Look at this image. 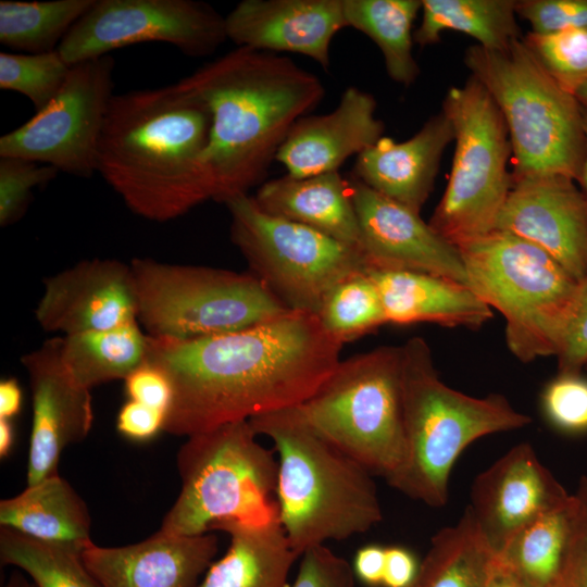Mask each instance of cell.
Listing matches in <instances>:
<instances>
[{
    "mask_svg": "<svg viewBox=\"0 0 587 587\" xmlns=\"http://www.w3.org/2000/svg\"><path fill=\"white\" fill-rule=\"evenodd\" d=\"M147 336L146 361L173 386L163 432L186 437L300 405L337 367L344 345L316 314L292 310L207 338Z\"/></svg>",
    "mask_w": 587,
    "mask_h": 587,
    "instance_id": "1",
    "label": "cell"
},
{
    "mask_svg": "<svg viewBox=\"0 0 587 587\" xmlns=\"http://www.w3.org/2000/svg\"><path fill=\"white\" fill-rule=\"evenodd\" d=\"M176 84L211 114L203 162L213 200L264 183L291 126L324 98L322 80L278 53L236 47Z\"/></svg>",
    "mask_w": 587,
    "mask_h": 587,
    "instance_id": "2",
    "label": "cell"
},
{
    "mask_svg": "<svg viewBox=\"0 0 587 587\" xmlns=\"http://www.w3.org/2000/svg\"><path fill=\"white\" fill-rule=\"evenodd\" d=\"M211 114L176 83L114 95L101 132L97 173L135 214L177 218L213 200L203 155Z\"/></svg>",
    "mask_w": 587,
    "mask_h": 587,
    "instance_id": "3",
    "label": "cell"
},
{
    "mask_svg": "<svg viewBox=\"0 0 587 587\" xmlns=\"http://www.w3.org/2000/svg\"><path fill=\"white\" fill-rule=\"evenodd\" d=\"M249 422L277 453L279 522L298 557L383 521L373 474L315 432L297 407Z\"/></svg>",
    "mask_w": 587,
    "mask_h": 587,
    "instance_id": "4",
    "label": "cell"
},
{
    "mask_svg": "<svg viewBox=\"0 0 587 587\" xmlns=\"http://www.w3.org/2000/svg\"><path fill=\"white\" fill-rule=\"evenodd\" d=\"M403 427L407 457L388 485L429 507L448 501L451 471L461 453L480 437L519 429L532 419L500 394L472 397L446 385L426 340L401 346Z\"/></svg>",
    "mask_w": 587,
    "mask_h": 587,
    "instance_id": "5",
    "label": "cell"
},
{
    "mask_svg": "<svg viewBox=\"0 0 587 587\" xmlns=\"http://www.w3.org/2000/svg\"><path fill=\"white\" fill-rule=\"evenodd\" d=\"M457 248L469 286L504 316L511 353L524 363L557 357L582 282L538 246L504 230Z\"/></svg>",
    "mask_w": 587,
    "mask_h": 587,
    "instance_id": "6",
    "label": "cell"
},
{
    "mask_svg": "<svg viewBox=\"0 0 587 587\" xmlns=\"http://www.w3.org/2000/svg\"><path fill=\"white\" fill-rule=\"evenodd\" d=\"M249 420L187 437L177 452L182 488L159 530L195 536L221 521L248 526L279 522L278 461Z\"/></svg>",
    "mask_w": 587,
    "mask_h": 587,
    "instance_id": "7",
    "label": "cell"
},
{
    "mask_svg": "<svg viewBox=\"0 0 587 587\" xmlns=\"http://www.w3.org/2000/svg\"><path fill=\"white\" fill-rule=\"evenodd\" d=\"M464 63L503 116L512 177L557 174L577 182L585 153L582 107L545 72L522 38L501 51L471 46Z\"/></svg>",
    "mask_w": 587,
    "mask_h": 587,
    "instance_id": "8",
    "label": "cell"
},
{
    "mask_svg": "<svg viewBox=\"0 0 587 587\" xmlns=\"http://www.w3.org/2000/svg\"><path fill=\"white\" fill-rule=\"evenodd\" d=\"M401 346H382L344 361L297 407L305 422L387 484L407 457Z\"/></svg>",
    "mask_w": 587,
    "mask_h": 587,
    "instance_id": "9",
    "label": "cell"
},
{
    "mask_svg": "<svg viewBox=\"0 0 587 587\" xmlns=\"http://www.w3.org/2000/svg\"><path fill=\"white\" fill-rule=\"evenodd\" d=\"M138 322L149 336L183 340L239 332L287 311L251 273L135 258Z\"/></svg>",
    "mask_w": 587,
    "mask_h": 587,
    "instance_id": "10",
    "label": "cell"
},
{
    "mask_svg": "<svg viewBox=\"0 0 587 587\" xmlns=\"http://www.w3.org/2000/svg\"><path fill=\"white\" fill-rule=\"evenodd\" d=\"M441 111L453 127L454 155L428 224L458 247L495 229L512 187V148L501 112L474 77L447 91Z\"/></svg>",
    "mask_w": 587,
    "mask_h": 587,
    "instance_id": "11",
    "label": "cell"
},
{
    "mask_svg": "<svg viewBox=\"0 0 587 587\" xmlns=\"http://www.w3.org/2000/svg\"><path fill=\"white\" fill-rule=\"evenodd\" d=\"M224 204L230 215V240L251 274L289 310L317 315L335 286L367 270L359 250L265 213L249 193Z\"/></svg>",
    "mask_w": 587,
    "mask_h": 587,
    "instance_id": "12",
    "label": "cell"
},
{
    "mask_svg": "<svg viewBox=\"0 0 587 587\" xmlns=\"http://www.w3.org/2000/svg\"><path fill=\"white\" fill-rule=\"evenodd\" d=\"M114 67L110 54L72 65L48 107L0 137V158H22L73 176L91 177L114 96Z\"/></svg>",
    "mask_w": 587,
    "mask_h": 587,
    "instance_id": "13",
    "label": "cell"
},
{
    "mask_svg": "<svg viewBox=\"0 0 587 587\" xmlns=\"http://www.w3.org/2000/svg\"><path fill=\"white\" fill-rule=\"evenodd\" d=\"M227 40L225 16L197 0H96L58 50L70 65L142 42H164L190 58Z\"/></svg>",
    "mask_w": 587,
    "mask_h": 587,
    "instance_id": "14",
    "label": "cell"
},
{
    "mask_svg": "<svg viewBox=\"0 0 587 587\" xmlns=\"http://www.w3.org/2000/svg\"><path fill=\"white\" fill-rule=\"evenodd\" d=\"M347 179L360 227V252L367 270L420 272L469 286L458 248L419 213L372 190L352 175Z\"/></svg>",
    "mask_w": 587,
    "mask_h": 587,
    "instance_id": "15",
    "label": "cell"
},
{
    "mask_svg": "<svg viewBox=\"0 0 587 587\" xmlns=\"http://www.w3.org/2000/svg\"><path fill=\"white\" fill-rule=\"evenodd\" d=\"M61 346L62 337H54L21 359L33 403L27 485L59 474L61 453L83 441L93 424L91 389L70 373Z\"/></svg>",
    "mask_w": 587,
    "mask_h": 587,
    "instance_id": "16",
    "label": "cell"
},
{
    "mask_svg": "<svg viewBox=\"0 0 587 587\" xmlns=\"http://www.w3.org/2000/svg\"><path fill=\"white\" fill-rule=\"evenodd\" d=\"M495 229L538 246L577 280L587 278V200L573 178L541 174L512 177Z\"/></svg>",
    "mask_w": 587,
    "mask_h": 587,
    "instance_id": "17",
    "label": "cell"
},
{
    "mask_svg": "<svg viewBox=\"0 0 587 587\" xmlns=\"http://www.w3.org/2000/svg\"><path fill=\"white\" fill-rule=\"evenodd\" d=\"M570 495L533 446L521 442L475 477L467 507L497 553L520 529L565 504Z\"/></svg>",
    "mask_w": 587,
    "mask_h": 587,
    "instance_id": "18",
    "label": "cell"
},
{
    "mask_svg": "<svg viewBox=\"0 0 587 587\" xmlns=\"http://www.w3.org/2000/svg\"><path fill=\"white\" fill-rule=\"evenodd\" d=\"M35 317L45 330L64 336L138 320L130 265L115 259L86 260L46 278Z\"/></svg>",
    "mask_w": 587,
    "mask_h": 587,
    "instance_id": "19",
    "label": "cell"
},
{
    "mask_svg": "<svg viewBox=\"0 0 587 587\" xmlns=\"http://www.w3.org/2000/svg\"><path fill=\"white\" fill-rule=\"evenodd\" d=\"M237 47L297 53L330 66V43L347 27L344 0H242L225 16Z\"/></svg>",
    "mask_w": 587,
    "mask_h": 587,
    "instance_id": "20",
    "label": "cell"
},
{
    "mask_svg": "<svg viewBox=\"0 0 587 587\" xmlns=\"http://www.w3.org/2000/svg\"><path fill=\"white\" fill-rule=\"evenodd\" d=\"M212 534L151 537L122 547L90 544L82 560L101 587H198L217 552Z\"/></svg>",
    "mask_w": 587,
    "mask_h": 587,
    "instance_id": "21",
    "label": "cell"
},
{
    "mask_svg": "<svg viewBox=\"0 0 587 587\" xmlns=\"http://www.w3.org/2000/svg\"><path fill=\"white\" fill-rule=\"evenodd\" d=\"M376 100L367 91L346 88L337 107L325 114L304 115L288 132L275 161L288 175L307 177L336 172L384 137Z\"/></svg>",
    "mask_w": 587,
    "mask_h": 587,
    "instance_id": "22",
    "label": "cell"
},
{
    "mask_svg": "<svg viewBox=\"0 0 587 587\" xmlns=\"http://www.w3.org/2000/svg\"><path fill=\"white\" fill-rule=\"evenodd\" d=\"M453 140V127L440 111L408 140L382 137L357 157L350 175L420 214L434 188L442 154Z\"/></svg>",
    "mask_w": 587,
    "mask_h": 587,
    "instance_id": "23",
    "label": "cell"
},
{
    "mask_svg": "<svg viewBox=\"0 0 587 587\" xmlns=\"http://www.w3.org/2000/svg\"><path fill=\"white\" fill-rule=\"evenodd\" d=\"M383 302L387 323H435L445 327L479 328L492 317L491 308L462 283L426 273L367 270Z\"/></svg>",
    "mask_w": 587,
    "mask_h": 587,
    "instance_id": "24",
    "label": "cell"
},
{
    "mask_svg": "<svg viewBox=\"0 0 587 587\" xmlns=\"http://www.w3.org/2000/svg\"><path fill=\"white\" fill-rule=\"evenodd\" d=\"M265 213L323 233L360 251V227L348 179L339 171L307 177L287 173L262 183L254 196Z\"/></svg>",
    "mask_w": 587,
    "mask_h": 587,
    "instance_id": "25",
    "label": "cell"
},
{
    "mask_svg": "<svg viewBox=\"0 0 587 587\" xmlns=\"http://www.w3.org/2000/svg\"><path fill=\"white\" fill-rule=\"evenodd\" d=\"M0 525L80 554L93 542L91 517L85 501L59 474L27 485L17 496L1 500Z\"/></svg>",
    "mask_w": 587,
    "mask_h": 587,
    "instance_id": "26",
    "label": "cell"
},
{
    "mask_svg": "<svg viewBox=\"0 0 587 587\" xmlns=\"http://www.w3.org/2000/svg\"><path fill=\"white\" fill-rule=\"evenodd\" d=\"M212 529L225 532L229 546L198 587H290L288 577L298 555L280 522L258 527L226 520Z\"/></svg>",
    "mask_w": 587,
    "mask_h": 587,
    "instance_id": "27",
    "label": "cell"
},
{
    "mask_svg": "<svg viewBox=\"0 0 587 587\" xmlns=\"http://www.w3.org/2000/svg\"><path fill=\"white\" fill-rule=\"evenodd\" d=\"M496 560L497 553L467 507L454 525L430 538L410 587H487Z\"/></svg>",
    "mask_w": 587,
    "mask_h": 587,
    "instance_id": "28",
    "label": "cell"
},
{
    "mask_svg": "<svg viewBox=\"0 0 587 587\" xmlns=\"http://www.w3.org/2000/svg\"><path fill=\"white\" fill-rule=\"evenodd\" d=\"M514 0H422V21L413 33L421 47L440 40L441 33L466 34L478 46L495 51L522 38Z\"/></svg>",
    "mask_w": 587,
    "mask_h": 587,
    "instance_id": "29",
    "label": "cell"
},
{
    "mask_svg": "<svg viewBox=\"0 0 587 587\" xmlns=\"http://www.w3.org/2000/svg\"><path fill=\"white\" fill-rule=\"evenodd\" d=\"M148 336L138 320L103 330L62 337L63 363L83 386L92 387L125 379L146 361Z\"/></svg>",
    "mask_w": 587,
    "mask_h": 587,
    "instance_id": "30",
    "label": "cell"
},
{
    "mask_svg": "<svg viewBox=\"0 0 587 587\" xmlns=\"http://www.w3.org/2000/svg\"><path fill=\"white\" fill-rule=\"evenodd\" d=\"M570 500L515 533L497 552L499 566L523 587H555L570 537Z\"/></svg>",
    "mask_w": 587,
    "mask_h": 587,
    "instance_id": "31",
    "label": "cell"
},
{
    "mask_svg": "<svg viewBox=\"0 0 587 587\" xmlns=\"http://www.w3.org/2000/svg\"><path fill=\"white\" fill-rule=\"evenodd\" d=\"M422 0H344L347 27L371 38L382 51L388 76L412 85L420 68L412 53L413 23Z\"/></svg>",
    "mask_w": 587,
    "mask_h": 587,
    "instance_id": "32",
    "label": "cell"
},
{
    "mask_svg": "<svg viewBox=\"0 0 587 587\" xmlns=\"http://www.w3.org/2000/svg\"><path fill=\"white\" fill-rule=\"evenodd\" d=\"M96 0L0 1V42L20 53L58 50Z\"/></svg>",
    "mask_w": 587,
    "mask_h": 587,
    "instance_id": "33",
    "label": "cell"
},
{
    "mask_svg": "<svg viewBox=\"0 0 587 587\" xmlns=\"http://www.w3.org/2000/svg\"><path fill=\"white\" fill-rule=\"evenodd\" d=\"M0 560L23 571L37 587H101L80 553L11 528H0Z\"/></svg>",
    "mask_w": 587,
    "mask_h": 587,
    "instance_id": "34",
    "label": "cell"
},
{
    "mask_svg": "<svg viewBox=\"0 0 587 587\" xmlns=\"http://www.w3.org/2000/svg\"><path fill=\"white\" fill-rule=\"evenodd\" d=\"M317 316L324 328L341 344L387 324L380 295L366 272L355 274L335 286Z\"/></svg>",
    "mask_w": 587,
    "mask_h": 587,
    "instance_id": "35",
    "label": "cell"
},
{
    "mask_svg": "<svg viewBox=\"0 0 587 587\" xmlns=\"http://www.w3.org/2000/svg\"><path fill=\"white\" fill-rule=\"evenodd\" d=\"M71 66L59 50L46 53H0V88L25 96L36 112L62 88Z\"/></svg>",
    "mask_w": 587,
    "mask_h": 587,
    "instance_id": "36",
    "label": "cell"
},
{
    "mask_svg": "<svg viewBox=\"0 0 587 587\" xmlns=\"http://www.w3.org/2000/svg\"><path fill=\"white\" fill-rule=\"evenodd\" d=\"M545 72L566 92L575 95L587 82V29L553 34L528 32L522 37Z\"/></svg>",
    "mask_w": 587,
    "mask_h": 587,
    "instance_id": "37",
    "label": "cell"
},
{
    "mask_svg": "<svg viewBox=\"0 0 587 587\" xmlns=\"http://www.w3.org/2000/svg\"><path fill=\"white\" fill-rule=\"evenodd\" d=\"M59 171L22 158H0V225H12L26 213L33 189L54 179Z\"/></svg>",
    "mask_w": 587,
    "mask_h": 587,
    "instance_id": "38",
    "label": "cell"
},
{
    "mask_svg": "<svg viewBox=\"0 0 587 587\" xmlns=\"http://www.w3.org/2000/svg\"><path fill=\"white\" fill-rule=\"evenodd\" d=\"M541 409L555 429L571 435L587 433V378L580 373H559L541 394Z\"/></svg>",
    "mask_w": 587,
    "mask_h": 587,
    "instance_id": "39",
    "label": "cell"
},
{
    "mask_svg": "<svg viewBox=\"0 0 587 587\" xmlns=\"http://www.w3.org/2000/svg\"><path fill=\"white\" fill-rule=\"evenodd\" d=\"M555 587H587V476L570 500V537Z\"/></svg>",
    "mask_w": 587,
    "mask_h": 587,
    "instance_id": "40",
    "label": "cell"
},
{
    "mask_svg": "<svg viewBox=\"0 0 587 587\" xmlns=\"http://www.w3.org/2000/svg\"><path fill=\"white\" fill-rule=\"evenodd\" d=\"M515 12L530 24L529 32L535 34L587 29V0H519Z\"/></svg>",
    "mask_w": 587,
    "mask_h": 587,
    "instance_id": "41",
    "label": "cell"
},
{
    "mask_svg": "<svg viewBox=\"0 0 587 587\" xmlns=\"http://www.w3.org/2000/svg\"><path fill=\"white\" fill-rule=\"evenodd\" d=\"M290 587H354L351 564L325 545L308 549L301 555Z\"/></svg>",
    "mask_w": 587,
    "mask_h": 587,
    "instance_id": "42",
    "label": "cell"
},
{
    "mask_svg": "<svg viewBox=\"0 0 587 587\" xmlns=\"http://www.w3.org/2000/svg\"><path fill=\"white\" fill-rule=\"evenodd\" d=\"M557 358L561 374H579L587 364V278L582 282Z\"/></svg>",
    "mask_w": 587,
    "mask_h": 587,
    "instance_id": "43",
    "label": "cell"
},
{
    "mask_svg": "<svg viewBox=\"0 0 587 587\" xmlns=\"http://www.w3.org/2000/svg\"><path fill=\"white\" fill-rule=\"evenodd\" d=\"M128 400H134L167 413L173 401V386L157 365L145 361L124 379Z\"/></svg>",
    "mask_w": 587,
    "mask_h": 587,
    "instance_id": "44",
    "label": "cell"
},
{
    "mask_svg": "<svg viewBox=\"0 0 587 587\" xmlns=\"http://www.w3.org/2000/svg\"><path fill=\"white\" fill-rule=\"evenodd\" d=\"M165 417L162 410L128 400L117 413L116 428L132 440L146 441L163 432Z\"/></svg>",
    "mask_w": 587,
    "mask_h": 587,
    "instance_id": "45",
    "label": "cell"
},
{
    "mask_svg": "<svg viewBox=\"0 0 587 587\" xmlns=\"http://www.w3.org/2000/svg\"><path fill=\"white\" fill-rule=\"evenodd\" d=\"M420 569L416 555L407 547H385L383 587H410Z\"/></svg>",
    "mask_w": 587,
    "mask_h": 587,
    "instance_id": "46",
    "label": "cell"
},
{
    "mask_svg": "<svg viewBox=\"0 0 587 587\" xmlns=\"http://www.w3.org/2000/svg\"><path fill=\"white\" fill-rule=\"evenodd\" d=\"M354 576L367 587L383 586L385 546L369 544L360 547L353 557Z\"/></svg>",
    "mask_w": 587,
    "mask_h": 587,
    "instance_id": "47",
    "label": "cell"
},
{
    "mask_svg": "<svg viewBox=\"0 0 587 587\" xmlns=\"http://www.w3.org/2000/svg\"><path fill=\"white\" fill-rule=\"evenodd\" d=\"M22 389L13 377L0 382V419L11 420L22 407Z\"/></svg>",
    "mask_w": 587,
    "mask_h": 587,
    "instance_id": "48",
    "label": "cell"
},
{
    "mask_svg": "<svg viewBox=\"0 0 587 587\" xmlns=\"http://www.w3.org/2000/svg\"><path fill=\"white\" fill-rule=\"evenodd\" d=\"M14 444V427L11 420L0 419V457L5 458Z\"/></svg>",
    "mask_w": 587,
    "mask_h": 587,
    "instance_id": "49",
    "label": "cell"
},
{
    "mask_svg": "<svg viewBox=\"0 0 587 587\" xmlns=\"http://www.w3.org/2000/svg\"><path fill=\"white\" fill-rule=\"evenodd\" d=\"M487 587H523V586L520 583H517L510 574L503 571L499 566L496 560V567Z\"/></svg>",
    "mask_w": 587,
    "mask_h": 587,
    "instance_id": "50",
    "label": "cell"
},
{
    "mask_svg": "<svg viewBox=\"0 0 587 587\" xmlns=\"http://www.w3.org/2000/svg\"><path fill=\"white\" fill-rule=\"evenodd\" d=\"M583 113V128H584V136H585V153L583 159V164L578 177V183L582 187V191L587 200V110L582 108Z\"/></svg>",
    "mask_w": 587,
    "mask_h": 587,
    "instance_id": "51",
    "label": "cell"
},
{
    "mask_svg": "<svg viewBox=\"0 0 587 587\" xmlns=\"http://www.w3.org/2000/svg\"><path fill=\"white\" fill-rule=\"evenodd\" d=\"M3 587H37V585L23 571L16 569Z\"/></svg>",
    "mask_w": 587,
    "mask_h": 587,
    "instance_id": "52",
    "label": "cell"
},
{
    "mask_svg": "<svg viewBox=\"0 0 587 587\" xmlns=\"http://www.w3.org/2000/svg\"><path fill=\"white\" fill-rule=\"evenodd\" d=\"M574 97L580 107L587 110V82L577 89Z\"/></svg>",
    "mask_w": 587,
    "mask_h": 587,
    "instance_id": "53",
    "label": "cell"
},
{
    "mask_svg": "<svg viewBox=\"0 0 587 587\" xmlns=\"http://www.w3.org/2000/svg\"><path fill=\"white\" fill-rule=\"evenodd\" d=\"M585 369L587 370V364H586Z\"/></svg>",
    "mask_w": 587,
    "mask_h": 587,
    "instance_id": "54",
    "label": "cell"
}]
</instances>
